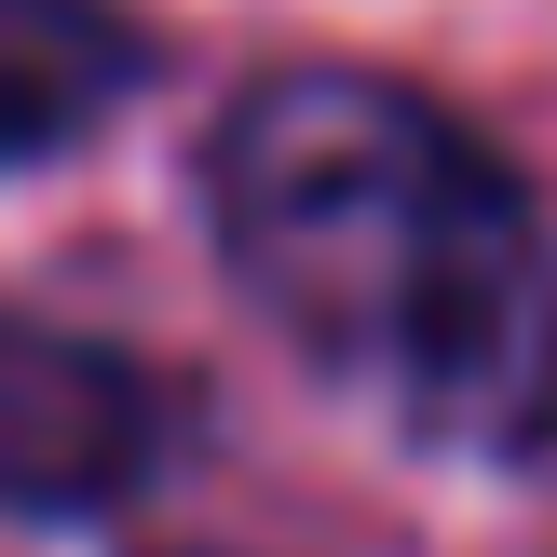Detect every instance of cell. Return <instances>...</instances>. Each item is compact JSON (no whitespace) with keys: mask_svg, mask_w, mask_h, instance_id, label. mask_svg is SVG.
<instances>
[{"mask_svg":"<svg viewBox=\"0 0 557 557\" xmlns=\"http://www.w3.org/2000/svg\"><path fill=\"white\" fill-rule=\"evenodd\" d=\"M205 205L272 341L395 435L462 462L557 435V245L435 96L286 69L218 123Z\"/></svg>","mask_w":557,"mask_h":557,"instance_id":"cell-1","label":"cell"},{"mask_svg":"<svg viewBox=\"0 0 557 557\" xmlns=\"http://www.w3.org/2000/svg\"><path fill=\"white\" fill-rule=\"evenodd\" d=\"M150 462H163V381L136 354L0 313V517L123 504Z\"/></svg>","mask_w":557,"mask_h":557,"instance_id":"cell-2","label":"cell"},{"mask_svg":"<svg viewBox=\"0 0 557 557\" xmlns=\"http://www.w3.org/2000/svg\"><path fill=\"white\" fill-rule=\"evenodd\" d=\"M150 82V27L123 0H0V177L54 163Z\"/></svg>","mask_w":557,"mask_h":557,"instance_id":"cell-3","label":"cell"}]
</instances>
